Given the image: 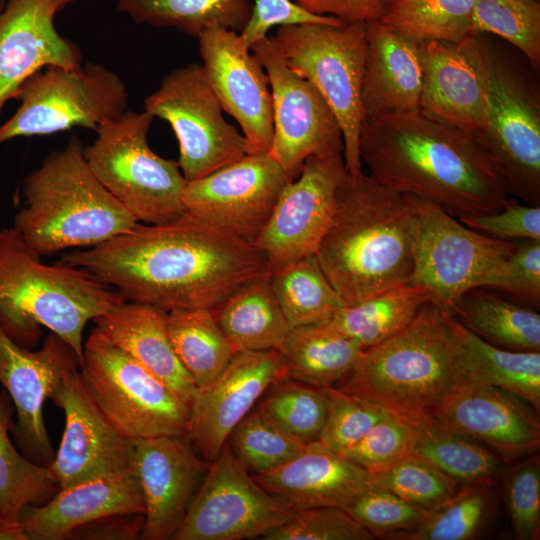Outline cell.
Returning <instances> with one entry per match:
<instances>
[{"label": "cell", "mask_w": 540, "mask_h": 540, "mask_svg": "<svg viewBox=\"0 0 540 540\" xmlns=\"http://www.w3.org/2000/svg\"><path fill=\"white\" fill-rule=\"evenodd\" d=\"M60 264L87 271L126 301L165 312L212 309L268 272L257 247L188 212L161 224L137 223Z\"/></svg>", "instance_id": "1"}, {"label": "cell", "mask_w": 540, "mask_h": 540, "mask_svg": "<svg viewBox=\"0 0 540 540\" xmlns=\"http://www.w3.org/2000/svg\"><path fill=\"white\" fill-rule=\"evenodd\" d=\"M359 140L371 177L456 218L498 212L509 197L476 134L420 108L365 118Z\"/></svg>", "instance_id": "2"}, {"label": "cell", "mask_w": 540, "mask_h": 540, "mask_svg": "<svg viewBox=\"0 0 540 540\" xmlns=\"http://www.w3.org/2000/svg\"><path fill=\"white\" fill-rule=\"evenodd\" d=\"M416 214L407 195L364 172L344 173L316 259L345 305L408 283Z\"/></svg>", "instance_id": "3"}, {"label": "cell", "mask_w": 540, "mask_h": 540, "mask_svg": "<svg viewBox=\"0 0 540 540\" xmlns=\"http://www.w3.org/2000/svg\"><path fill=\"white\" fill-rule=\"evenodd\" d=\"M41 258L13 226L0 229V326L27 349L48 328L81 367L86 324L126 300L85 270Z\"/></svg>", "instance_id": "4"}, {"label": "cell", "mask_w": 540, "mask_h": 540, "mask_svg": "<svg viewBox=\"0 0 540 540\" xmlns=\"http://www.w3.org/2000/svg\"><path fill=\"white\" fill-rule=\"evenodd\" d=\"M467 380L447 311L429 301L404 329L363 350L334 387L368 399L410 423L432 416Z\"/></svg>", "instance_id": "5"}, {"label": "cell", "mask_w": 540, "mask_h": 540, "mask_svg": "<svg viewBox=\"0 0 540 540\" xmlns=\"http://www.w3.org/2000/svg\"><path fill=\"white\" fill-rule=\"evenodd\" d=\"M83 148L73 135L24 180L13 227L41 257L93 247L139 223L94 176Z\"/></svg>", "instance_id": "6"}, {"label": "cell", "mask_w": 540, "mask_h": 540, "mask_svg": "<svg viewBox=\"0 0 540 540\" xmlns=\"http://www.w3.org/2000/svg\"><path fill=\"white\" fill-rule=\"evenodd\" d=\"M486 79V117L476 134L508 196L540 206V90L530 71L476 34Z\"/></svg>", "instance_id": "7"}, {"label": "cell", "mask_w": 540, "mask_h": 540, "mask_svg": "<svg viewBox=\"0 0 540 540\" xmlns=\"http://www.w3.org/2000/svg\"><path fill=\"white\" fill-rule=\"evenodd\" d=\"M154 117L127 110L96 129L85 160L99 182L138 220L161 224L186 213L187 184L177 161L156 154L148 143Z\"/></svg>", "instance_id": "8"}, {"label": "cell", "mask_w": 540, "mask_h": 540, "mask_svg": "<svg viewBox=\"0 0 540 540\" xmlns=\"http://www.w3.org/2000/svg\"><path fill=\"white\" fill-rule=\"evenodd\" d=\"M271 39L284 63L314 86L335 115L347 173H362L359 139L364 120L365 24L282 26Z\"/></svg>", "instance_id": "9"}, {"label": "cell", "mask_w": 540, "mask_h": 540, "mask_svg": "<svg viewBox=\"0 0 540 540\" xmlns=\"http://www.w3.org/2000/svg\"><path fill=\"white\" fill-rule=\"evenodd\" d=\"M80 370L101 412L127 439L187 435L189 405L96 328L84 342Z\"/></svg>", "instance_id": "10"}, {"label": "cell", "mask_w": 540, "mask_h": 540, "mask_svg": "<svg viewBox=\"0 0 540 540\" xmlns=\"http://www.w3.org/2000/svg\"><path fill=\"white\" fill-rule=\"evenodd\" d=\"M407 196L416 214L413 270L408 283L424 288L430 302L451 312L469 290L492 286L517 241L479 233L439 205Z\"/></svg>", "instance_id": "11"}, {"label": "cell", "mask_w": 540, "mask_h": 540, "mask_svg": "<svg viewBox=\"0 0 540 540\" xmlns=\"http://www.w3.org/2000/svg\"><path fill=\"white\" fill-rule=\"evenodd\" d=\"M20 106L0 126V144L74 127L96 129L128 110V91L114 71L98 63L47 66L21 86Z\"/></svg>", "instance_id": "12"}, {"label": "cell", "mask_w": 540, "mask_h": 540, "mask_svg": "<svg viewBox=\"0 0 540 540\" xmlns=\"http://www.w3.org/2000/svg\"><path fill=\"white\" fill-rule=\"evenodd\" d=\"M144 111L173 129L179 144L177 162L187 182L248 154L245 137L224 118L201 64L169 72L146 97Z\"/></svg>", "instance_id": "13"}, {"label": "cell", "mask_w": 540, "mask_h": 540, "mask_svg": "<svg viewBox=\"0 0 540 540\" xmlns=\"http://www.w3.org/2000/svg\"><path fill=\"white\" fill-rule=\"evenodd\" d=\"M294 511L261 487L226 442L208 467L173 540L263 536Z\"/></svg>", "instance_id": "14"}, {"label": "cell", "mask_w": 540, "mask_h": 540, "mask_svg": "<svg viewBox=\"0 0 540 540\" xmlns=\"http://www.w3.org/2000/svg\"><path fill=\"white\" fill-rule=\"evenodd\" d=\"M265 69L272 97L273 136L268 154L291 180L311 156L343 155L339 123L320 93L282 60L271 37L251 47Z\"/></svg>", "instance_id": "15"}, {"label": "cell", "mask_w": 540, "mask_h": 540, "mask_svg": "<svg viewBox=\"0 0 540 540\" xmlns=\"http://www.w3.org/2000/svg\"><path fill=\"white\" fill-rule=\"evenodd\" d=\"M346 172L342 154L311 156L283 188L254 245L269 273L316 255L331 223L337 187Z\"/></svg>", "instance_id": "16"}, {"label": "cell", "mask_w": 540, "mask_h": 540, "mask_svg": "<svg viewBox=\"0 0 540 540\" xmlns=\"http://www.w3.org/2000/svg\"><path fill=\"white\" fill-rule=\"evenodd\" d=\"M290 181L268 152L247 154L187 182L183 203L186 212L254 243Z\"/></svg>", "instance_id": "17"}, {"label": "cell", "mask_w": 540, "mask_h": 540, "mask_svg": "<svg viewBox=\"0 0 540 540\" xmlns=\"http://www.w3.org/2000/svg\"><path fill=\"white\" fill-rule=\"evenodd\" d=\"M51 399L65 414L62 439L48 465L60 489L133 469L134 441L120 434L101 412L80 366L64 373Z\"/></svg>", "instance_id": "18"}, {"label": "cell", "mask_w": 540, "mask_h": 540, "mask_svg": "<svg viewBox=\"0 0 540 540\" xmlns=\"http://www.w3.org/2000/svg\"><path fill=\"white\" fill-rule=\"evenodd\" d=\"M197 38L208 83L223 111L240 126L248 154L267 153L273 136L272 97L261 62L234 30L215 25Z\"/></svg>", "instance_id": "19"}, {"label": "cell", "mask_w": 540, "mask_h": 540, "mask_svg": "<svg viewBox=\"0 0 540 540\" xmlns=\"http://www.w3.org/2000/svg\"><path fill=\"white\" fill-rule=\"evenodd\" d=\"M80 366L74 351L50 333L43 346L30 351L14 342L0 326V383L16 410L12 434L21 452L31 461L49 465L54 456L43 417L64 373Z\"/></svg>", "instance_id": "20"}, {"label": "cell", "mask_w": 540, "mask_h": 540, "mask_svg": "<svg viewBox=\"0 0 540 540\" xmlns=\"http://www.w3.org/2000/svg\"><path fill=\"white\" fill-rule=\"evenodd\" d=\"M285 379L278 349L236 352L222 373L192 397L186 435L192 446L212 462L260 396Z\"/></svg>", "instance_id": "21"}, {"label": "cell", "mask_w": 540, "mask_h": 540, "mask_svg": "<svg viewBox=\"0 0 540 540\" xmlns=\"http://www.w3.org/2000/svg\"><path fill=\"white\" fill-rule=\"evenodd\" d=\"M186 435L134 441L133 470L145 520L141 539H172L208 469Z\"/></svg>", "instance_id": "22"}, {"label": "cell", "mask_w": 540, "mask_h": 540, "mask_svg": "<svg viewBox=\"0 0 540 540\" xmlns=\"http://www.w3.org/2000/svg\"><path fill=\"white\" fill-rule=\"evenodd\" d=\"M536 411L512 393L469 379L459 385L432 416L443 425L491 447L506 460L532 454L538 449L540 423Z\"/></svg>", "instance_id": "23"}, {"label": "cell", "mask_w": 540, "mask_h": 540, "mask_svg": "<svg viewBox=\"0 0 540 540\" xmlns=\"http://www.w3.org/2000/svg\"><path fill=\"white\" fill-rule=\"evenodd\" d=\"M421 53L420 109L478 134L485 125L486 79L477 35L460 42H424Z\"/></svg>", "instance_id": "24"}, {"label": "cell", "mask_w": 540, "mask_h": 540, "mask_svg": "<svg viewBox=\"0 0 540 540\" xmlns=\"http://www.w3.org/2000/svg\"><path fill=\"white\" fill-rule=\"evenodd\" d=\"M56 12L49 0H9L0 10V112L38 71L82 64L78 46L56 30Z\"/></svg>", "instance_id": "25"}, {"label": "cell", "mask_w": 540, "mask_h": 540, "mask_svg": "<svg viewBox=\"0 0 540 540\" xmlns=\"http://www.w3.org/2000/svg\"><path fill=\"white\" fill-rule=\"evenodd\" d=\"M144 512L132 469L59 489L47 502L26 506L20 522L29 540H64L77 527L101 517Z\"/></svg>", "instance_id": "26"}, {"label": "cell", "mask_w": 540, "mask_h": 540, "mask_svg": "<svg viewBox=\"0 0 540 540\" xmlns=\"http://www.w3.org/2000/svg\"><path fill=\"white\" fill-rule=\"evenodd\" d=\"M253 477L271 495L297 511L344 508L372 484L373 474L313 441L283 466Z\"/></svg>", "instance_id": "27"}, {"label": "cell", "mask_w": 540, "mask_h": 540, "mask_svg": "<svg viewBox=\"0 0 540 540\" xmlns=\"http://www.w3.org/2000/svg\"><path fill=\"white\" fill-rule=\"evenodd\" d=\"M366 51L361 98L365 118L420 108L421 44L381 21L365 24Z\"/></svg>", "instance_id": "28"}, {"label": "cell", "mask_w": 540, "mask_h": 540, "mask_svg": "<svg viewBox=\"0 0 540 540\" xmlns=\"http://www.w3.org/2000/svg\"><path fill=\"white\" fill-rule=\"evenodd\" d=\"M93 322L104 336L190 404L197 387L173 349L167 312L150 305L124 301Z\"/></svg>", "instance_id": "29"}, {"label": "cell", "mask_w": 540, "mask_h": 540, "mask_svg": "<svg viewBox=\"0 0 540 540\" xmlns=\"http://www.w3.org/2000/svg\"><path fill=\"white\" fill-rule=\"evenodd\" d=\"M233 350L278 349L291 329L269 284V272L245 283L211 309Z\"/></svg>", "instance_id": "30"}, {"label": "cell", "mask_w": 540, "mask_h": 540, "mask_svg": "<svg viewBox=\"0 0 540 540\" xmlns=\"http://www.w3.org/2000/svg\"><path fill=\"white\" fill-rule=\"evenodd\" d=\"M447 315L467 377L512 393L539 411L540 352L496 347L466 329L450 312Z\"/></svg>", "instance_id": "31"}, {"label": "cell", "mask_w": 540, "mask_h": 540, "mask_svg": "<svg viewBox=\"0 0 540 540\" xmlns=\"http://www.w3.org/2000/svg\"><path fill=\"white\" fill-rule=\"evenodd\" d=\"M289 379L315 387L338 384L363 348L324 321L293 327L279 346Z\"/></svg>", "instance_id": "32"}, {"label": "cell", "mask_w": 540, "mask_h": 540, "mask_svg": "<svg viewBox=\"0 0 540 540\" xmlns=\"http://www.w3.org/2000/svg\"><path fill=\"white\" fill-rule=\"evenodd\" d=\"M409 424L413 431L412 454L430 462L458 484L495 485L504 472L503 457L433 416Z\"/></svg>", "instance_id": "33"}, {"label": "cell", "mask_w": 540, "mask_h": 540, "mask_svg": "<svg viewBox=\"0 0 540 540\" xmlns=\"http://www.w3.org/2000/svg\"><path fill=\"white\" fill-rule=\"evenodd\" d=\"M466 329L496 347L540 352L538 310L483 287L466 292L450 312Z\"/></svg>", "instance_id": "34"}, {"label": "cell", "mask_w": 540, "mask_h": 540, "mask_svg": "<svg viewBox=\"0 0 540 540\" xmlns=\"http://www.w3.org/2000/svg\"><path fill=\"white\" fill-rule=\"evenodd\" d=\"M429 301L424 288L405 283L345 305L322 321L365 350L408 326Z\"/></svg>", "instance_id": "35"}, {"label": "cell", "mask_w": 540, "mask_h": 540, "mask_svg": "<svg viewBox=\"0 0 540 540\" xmlns=\"http://www.w3.org/2000/svg\"><path fill=\"white\" fill-rule=\"evenodd\" d=\"M13 406L9 395L0 393V518L21 524L28 505L51 499L60 489L49 466L31 461L12 443Z\"/></svg>", "instance_id": "36"}, {"label": "cell", "mask_w": 540, "mask_h": 540, "mask_svg": "<svg viewBox=\"0 0 540 540\" xmlns=\"http://www.w3.org/2000/svg\"><path fill=\"white\" fill-rule=\"evenodd\" d=\"M167 326L173 349L197 388L217 378L235 354L211 309L168 312Z\"/></svg>", "instance_id": "37"}, {"label": "cell", "mask_w": 540, "mask_h": 540, "mask_svg": "<svg viewBox=\"0 0 540 540\" xmlns=\"http://www.w3.org/2000/svg\"><path fill=\"white\" fill-rule=\"evenodd\" d=\"M117 1L119 10L138 23L172 27L194 37L215 25L240 32L252 9L251 0Z\"/></svg>", "instance_id": "38"}, {"label": "cell", "mask_w": 540, "mask_h": 540, "mask_svg": "<svg viewBox=\"0 0 540 540\" xmlns=\"http://www.w3.org/2000/svg\"><path fill=\"white\" fill-rule=\"evenodd\" d=\"M269 284L290 328L322 321L345 306L315 255L269 273Z\"/></svg>", "instance_id": "39"}, {"label": "cell", "mask_w": 540, "mask_h": 540, "mask_svg": "<svg viewBox=\"0 0 540 540\" xmlns=\"http://www.w3.org/2000/svg\"><path fill=\"white\" fill-rule=\"evenodd\" d=\"M494 486L464 485L451 497L425 512L410 530L390 535L404 540H470L480 535L495 510Z\"/></svg>", "instance_id": "40"}, {"label": "cell", "mask_w": 540, "mask_h": 540, "mask_svg": "<svg viewBox=\"0 0 540 540\" xmlns=\"http://www.w3.org/2000/svg\"><path fill=\"white\" fill-rule=\"evenodd\" d=\"M475 0H394L381 22L404 37L460 42L473 35Z\"/></svg>", "instance_id": "41"}, {"label": "cell", "mask_w": 540, "mask_h": 540, "mask_svg": "<svg viewBox=\"0 0 540 540\" xmlns=\"http://www.w3.org/2000/svg\"><path fill=\"white\" fill-rule=\"evenodd\" d=\"M228 439L231 450L252 476L263 475L283 466L307 445L260 408L248 413Z\"/></svg>", "instance_id": "42"}, {"label": "cell", "mask_w": 540, "mask_h": 540, "mask_svg": "<svg viewBox=\"0 0 540 540\" xmlns=\"http://www.w3.org/2000/svg\"><path fill=\"white\" fill-rule=\"evenodd\" d=\"M473 34L498 36L519 50L534 70L540 65V1L475 0Z\"/></svg>", "instance_id": "43"}, {"label": "cell", "mask_w": 540, "mask_h": 540, "mask_svg": "<svg viewBox=\"0 0 540 540\" xmlns=\"http://www.w3.org/2000/svg\"><path fill=\"white\" fill-rule=\"evenodd\" d=\"M327 406L323 388L288 378L274 384L258 408L287 432L309 443L319 439Z\"/></svg>", "instance_id": "44"}, {"label": "cell", "mask_w": 540, "mask_h": 540, "mask_svg": "<svg viewBox=\"0 0 540 540\" xmlns=\"http://www.w3.org/2000/svg\"><path fill=\"white\" fill-rule=\"evenodd\" d=\"M372 484L426 510L451 497L459 485L436 466L414 454L373 474Z\"/></svg>", "instance_id": "45"}, {"label": "cell", "mask_w": 540, "mask_h": 540, "mask_svg": "<svg viewBox=\"0 0 540 540\" xmlns=\"http://www.w3.org/2000/svg\"><path fill=\"white\" fill-rule=\"evenodd\" d=\"M327 396V415L318 441L341 453L363 438L389 414L380 405L334 386L323 387Z\"/></svg>", "instance_id": "46"}, {"label": "cell", "mask_w": 540, "mask_h": 540, "mask_svg": "<svg viewBox=\"0 0 540 540\" xmlns=\"http://www.w3.org/2000/svg\"><path fill=\"white\" fill-rule=\"evenodd\" d=\"M344 509L374 538H387L392 534L412 529L427 511L373 484Z\"/></svg>", "instance_id": "47"}, {"label": "cell", "mask_w": 540, "mask_h": 540, "mask_svg": "<svg viewBox=\"0 0 540 540\" xmlns=\"http://www.w3.org/2000/svg\"><path fill=\"white\" fill-rule=\"evenodd\" d=\"M263 540H371L374 536L341 507L294 511L283 524L267 531Z\"/></svg>", "instance_id": "48"}, {"label": "cell", "mask_w": 540, "mask_h": 540, "mask_svg": "<svg viewBox=\"0 0 540 540\" xmlns=\"http://www.w3.org/2000/svg\"><path fill=\"white\" fill-rule=\"evenodd\" d=\"M413 431L405 420L388 414L357 443L340 454L372 474L412 454Z\"/></svg>", "instance_id": "49"}, {"label": "cell", "mask_w": 540, "mask_h": 540, "mask_svg": "<svg viewBox=\"0 0 540 540\" xmlns=\"http://www.w3.org/2000/svg\"><path fill=\"white\" fill-rule=\"evenodd\" d=\"M505 501L515 538L535 540L540 531V461L530 457L505 477Z\"/></svg>", "instance_id": "50"}, {"label": "cell", "mask_w": 540, "mask_h": 540, "mask_svg": "<svg viewBox=\"0 0 540 540\" xmlns=\"http://www.w3.org/2000/svg\"><path fill=\"white\" fill-rule=\"evenodd\" d=\"M490 288L506 293L519 304L539 310L540 240H517Z\"/></svg>", "instance_id": "51"}, {"label": "cell", "mask_w": 540, "mask_h": 540, "mask_svg": "<svg viewBox=\"0 0 540 540\" xmlns=\"http://www.w3.org/2000/svg\"><path fill=\"white\" fill-rule=\"evenodd\" d=\"M252 9L247 23L239 32L242 43L251 49L257 42L269 37L275 26L300 24L345 25L341 20L312 13L294 0H251Z\"/></svg>", "instance_id": "52"}, {"label": "cell", "mask_w": 540, "mask_h": 540, "mask_svg": "<svg viewBox=\"0 0 540 540\" xmlns=\"http://www.w3.org/2000/svg\"><path fill=\"white\" fill-rule=\"evenodd\" d=\"M465 226L484 235L506 241L540 240V206L508 197L495 213L457 218Z\"/></svg>", "instance_id": "53"}, {"label": "cell", "mask_w": 540, "mask_h": 540, "mask_svg": "<svg viewBox=\"0 0 540 540\" xmlns=\"http://www.w3.org/2000/svg\"><path fill=\"white\" fill-rule=\"evenodd\" d=\"M308 11L345 24L381 21L394 0H294Z\"/></svg>", "instance_id": "54"}, {"label": "cell", "mask_w": 540, "mask_h": 540, "mask_svg": "<svg viewBox=\"0 0 540 540\" xmlns=\"http://www.w3.org/2000/svg\"><path fill=\"white\" fill-rule=\"evenodd\" d=\"M144 520V513L108 515L77 527L67 539L134 540L141 538Z\"/></svg>", "instance_id": "55"}, {"label": "cell", "mask_w": 540, "mask_h": 540, "mask_svg": "<svg viewBox=\"0 0 540 540\" xmlns=\"http://www.w3.org/2000/svg\"><path fill=\"white\" fill-rule=\"evenodd\" d=\"M0 540H29L22 524H9L0 518Z\"/></svg>", "instance_id": "56"}, {"label": "cell", "mask_w": 540, "mask_h": 540, "mask_svg": "<svg viewBox=\"0 0 540 540\" xmlns=\"http://www.w3.org/2000/svg\"><path fill=\"white\" fill-rule=\"evenodd\" d=\"M53 6L57 9V11L59 9H62L64 6H66L67 4L75 1V0H49Z\"/></svg>", "instance_id": "57"}, {"label": "cell", "mask_w": 540, "mask_h": 540, "mask_svg": "<svg viewBox=\"0 0 540 540\" xmlns=\"http://www.w3.org/2000/svg\"><path fill=\"white\" fill-rule=\"evenodd\" d=\"M3 7V0H0V10L2 9Z\"/></svg>", "instance_id": "58"}, {"label": "cell", "mask_w": 540, "mask_h": 540, "mask_svg": "<svg viewBox=\"0 0 540 540\" xmlns=\"http://www.w3.org/2000/svg\"><path fill=\"white\" fill-rule=\"evenodd\" d=\"M538 1H540V0H538Z\"/></svg>", "instance_id": "59"}]
</instances>
